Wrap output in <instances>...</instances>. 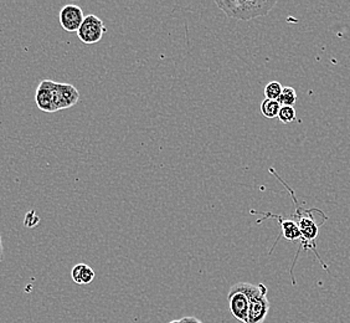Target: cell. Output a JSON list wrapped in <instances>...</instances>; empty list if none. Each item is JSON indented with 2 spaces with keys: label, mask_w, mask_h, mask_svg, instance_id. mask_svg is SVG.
I'll use <instances>...</instances> for the list:
<instances>
[{
  "label": "cell",
  "mask_w": 350,
  "mask_h": 323,
  "mask_svg": "<svg viewBox=\"0 0 350 323\" xmlns=\"http://www.w3.org/2000/svg\"><path fill=\"white\" fill-rule=\"evenodd\" d=\"M216 5L229 18L237 21H251L265 16L276 7L275 0H216Z\"/></svg>",
  "instance_id": "6da1fadb"
},
{
  "label": "cell",
  "mask_w": 350,
  "mask_h": 323,
  "mask_svg": "<svg viewBox=\"0 0 350 323\" xmlns=\"http://www.w3.org/2000/svg\"><path fill=\"white\" fill-rule=\"evenodd\" d=\"M271 173H273V175H276L277 178L280 179V177L272 170V168H271ZM280 181H281V179H280ZM281 182H282V181H281ZM283 184L287 187V189H290V193L292 194V198H293V202L296 203L297 205L296 198L293 196V193H292L290 187H288L286 183H283ZM313 213H314L313 209L304 211L302 209L297 205L296 222L297 225H298V228H299V231H301V250H312V251L316 254L317 257H318L319 263H322V266H323L324 269L327 270L328 269L327 265L321 260V256L318 255V253H317L316 250V242H314V240H316L318 233H319V229H318V228H319V224H317L314 218L312 216Z\"/></svg>",
  "instance_id": "7a4b0ae2"
},
{
  "label": "cell",
  "mask_w": 350,
  "mask_h": 323,
  "mask_svg": "<svg viewBox=\"0 0 350 323\" xmlns=\"http://www.w3.org/2000/svg\"><path fill=\"white\" fill-rule=\"evenodd\" d=\"M236 287L241 289L250 301L249 320L247 323H263L269 312V301L267 298V287L263 283L254 285L249 283H236Z\"/></svg>",
  "instance_id": "3957f363"
},
{
  "label": "cell",
  "mask_w": 350,
  "mask_h": 323,
  "mask_svg": "<svg viewBox=\"0 0 350 323\" xmlns=\"http://www.w3.org/2000/svg\"><path fill=\"white\" fill-rule=\"evenodd\" d=\"M107 31L103 21L94 14L85 16L81 27L77 31L79 39L83 44H96L101 40L103 34Z\"/></svg>",
  "instance_id": "277c9868"
},
{
  "label": "cell",
  "mask_w": 350,
  "mask_h": 323,
  "mask_svg": "<svg viewBox=\"0 0 350 323\" xmlns=\"http://www.w3.org/2000/svg\"><path fill=\"white\" fill-rule=\"evenodd\" d=\"M229 307L231 315L240 322L247 323L249 320L250 301L247 296L241 289H237L235 285L231 286L229 291Z\"/></svg>",
  "instance_id": "5b68a950"
},
{
  "label": "cell",
  "mask_w": 350,
  "mask_h": 323,
  "mask_svg": "<svg viewBox=\"0 0 350 323\" xmlns=\"http://www.w3.org/2000/svg\"><path fill=\"white\" fill-rule=\"evenodd\" d=\"M80 101L79 90L70 83L56 82L55 85V107L56 111L72 107Z\"/></svg>",
  "instance_id": "8992f818"
},
{
  "label": "cell",
  "mask_w": 350,
  "mask_h": 323,
  "mask_svg": "<svg viewBox=\"0 0 350 323\" xmlns=\"http://www.w3.org/2000/svg\"><path fill=\"white\" fill-rule=\"evenodd\" d=\"M61 27L64 30L68 33H77L79 29L81 27L82 21L85 19L83 10L79 5L75 4H68L65 7L61 8L60 15Z\"/></svg>",
  "instance_id": "52a82bcc"
},
{
  "label": "cell",
  "mask_w": 350,
  "mask_h": 323,
  "mask_svg": "<svg viewBox=\"0 0 350 323\" xmlns=\"http://www.w3.org/2000/svg\"><path fill=\"white\" fill-rule=\"evenodd\" d=\"M55 85L56 82L51 80L41 81L38 86L35 101L38 107L44 112H56L55 107Z\"/></svg>",
  "instance_id": "ba28073f"
},
{
  "label": "cell",
  "mask_w": 350,
  "mask_h": 323,
  "mask_svg": "<svg viewBox=\"0 0 350 323\" xmlns=\"http://www.w3.org/2000/svg\"><path fill=\"white\" fill-rule=\"evenodd\" d=\"M252 214H261L265 216H272L276 218L278 222L281 224V229H282V237L288 240V242H301V231L297 225L296 220H291V219H283L281 216H275L271 213H260V211H251Z\"/></svg>",
  "instance_id": "9c48e42d"
},
{
  "label": "cell",
  "mask_w": 350,
  "mask_h": 323,
  "mask_svg": "<svg viewBox=\"0 0 350 323\" xmlns=\"http://www.w3.org/2000/svg\"><path fill=\"white\" fill-rule=\"evenodd\" d=\"M71 277L77 285H88L94 281L96 274L86 263H77L71 271Z\"/></svg>",
  "instance_id": "30bf717a"
},
{
  "label": "cell",
  "mask_w": 350,
  "mask_h": 323,
  "mask_svg": "<svg viewBox=\"0 0 350 323\" xmlns=\"http://www.w3.org/2000/svg\"><path fill=\"white\" fill-rule=\"evenodd\" d=\"M281 107H282L281 103L276 101V100H267V99H265L262 103H261V114H262L266 118L273 120V118L278 117Z\"/></svg>",
  "instance_id": "8fae6325"
},
{
  "label": "cell",
  "mask_w": 350,
  "mask_h": 323,
  "mask_svg": "<svg viewBox=\"0 0 350 323\" xmlns=\"http://www.w3.org/2000/svg\"><path fill=\"white\" fill-rule=\"evenodd\" d=\"M282 90L283 86L278 81H271L265 88V99L278 101L280 96L282 94Z\"/></svg>",
  "instance_id": "7c38bea8"
},
{
  "label": "cell",
  "mask_w": 350,
  "mask_h": 323,
  "mask_svg": "<svg viewBox=\"0 0 350 323\" xmlns=\"http://www.w3.org/2000/svg\"><path fill=\"white\" fill-rule=\"evenodd\" d=\"M278 102L281 103V106H292L295 107L297 102V92L293 88H283L282 94L278 99Z\"/></svg>",
  "instance_id": "4fadbf2b"
},
{
  "label": "cell",
  "mask_w": 350,
  "mask_h": 323,
  "mask_svg": "<svg viewBox=\"0 0 350 323\" xmlns=\"http://www.w3.org/2000/svg\"><path fill=\"white\" fill-rule=\"evenodd\" d=\"M297 114L296 109L292 106H282L280 109V114H278V120L287 125V123H292V122L296 120Z\"/></svg>",
  "instance_id": "5bb4252c"
},
{
  "label": "cell",
  "mask_w": 350,
  "mask_h": 323,
  "mask_svg": "<svg viewBox=\"0 0 350 323\" xmlns=\"http://www.w3.org/2000/svg\"><path fill=\"white\" fill-rule=\"evenodd\" d=\"M39 222H40V218L35 213V210H30L27 216H25L24 225L27 227V228H34Z\"/></svg>",
  "instance_id": "9a60e30c"
},
{
  "label": "cell",
  "mask_w": 350,
  "mask_h": 323,
  "mask_svg": "<svg viewBox=\"0 0 350 323\" xmlns=\"http://www.w3.org/2000/svg\"><path fill=\"white\" fill-rule=\"evenodd\" d=\"M180 322L182 323H204L199 320V318H196V317H183L182 320H180Z\"/></svg>",
  "instance_id": "2e32d148"
},
{
  "label": "cell",
  "mask_w": 350,
  "mask_h": 323,
  "mask_svg": "<svg viewBox=\"0 0 350 323\" xmlns=\"http://www.w3.org/2000/svg\"><path fill=\"white\" fill-rule=\"evenodd\" d=\"M4 257V248H3V239H1V234H0V263L3 261Z\"/></svg>",
  "instance_id": "e0dca14e"
},
{
  "label": "cell",
  "mask_w": 350,
  "mask_h": 323,
  "mask_svg": "<svg viewBox=\"0 0 350 323\" xmlns=\"http://www.w3.org/2000/svg\"><path fill=\"white\" fill-rule=\"evenodd\" d=\"M169 323H182L180 322V320H178V321H176V320H174V321H170V322Z\"/></svg>",
  "instance_id": "ac0fdd59"
}]
</instances>
